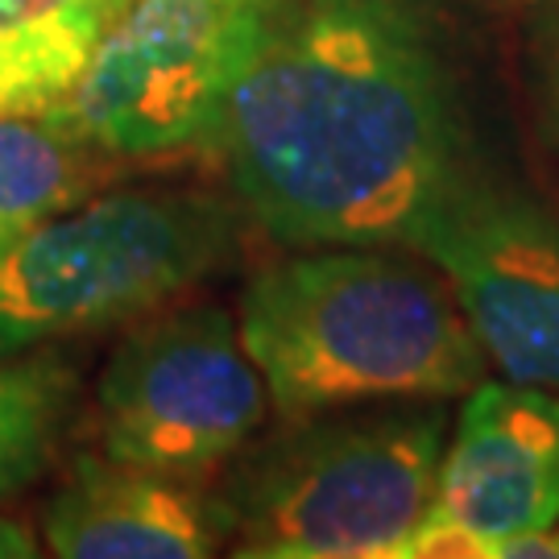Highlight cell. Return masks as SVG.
Masks as SVG:
<instances>
[{
    "instance_id": "cell-6",
    "label": "cell",
    "mask_w": 559,
    "mask_h": 559,
    "mask_svg": "<svg viewBox=\"0 0 559 559\" xmlns=\"http://www.w3.org/2000/svg\"><path fill=\"white\" fill-rule=\"evenodd\" d=\"M270 390L216 302L175 307L117 344L96 381L100 452L175 477H212L265 423Z\"/></svg>"
},
{
    "instance_id": "cell-5",
    "label": "cell",
    "mask_w": 559,
    "mask_h": 559,
    "mask_svg": "<svg viewBox=\"0 0 559 559\" xmlns=\"http://www.w3.org/2000/svg\"><path fill=\"white\" fill-rule=\"evenodd\" d=\"M282 0H129L67 108L117 162L212 150Z\"/></svg>"
},
{
    "instance_id": "cell-4",
    "label": "cell",
    "mask_w": 559,
    "mask_h": 559,
    "mask_svg": "<svg viewBox=\"0 0 559 559\" xmlns=\"http://www.w3.org/2000/svg\"><path fill=\"white\" fill-rule=\"evenodd\" d=\"M233 240L237 212L212 191H92L0 265V357L179 299L233 253Z\"/></svg>"
},
{
    "instance_id": "cell-13",
    "label": "cell",
    "mask_w": 559,
    "mask_h": 559,
    "mask_svg": "<svg viewBox=\"0 0 559 559\" xmlns=\"http://www.w3.org/2000/svg\"><path fill=\"white\" fill-rule=\"evenodd\" d=\"M38 539H34V531L25 522L0 514V559H29L38 556Z\"/></svg>"
},
{
    "instance_id": "cell-11",
    "label": "cell",
    "mask_w": 559,
    "mask_h": 559,
    "mask_svg": "<svg viewBox=\"0 0 559 559\" xmlns=\"http://www.w3.org/2000/svg\"><path fill=\"white\" fill-rule=\"evenodd\" d=\"M129 0H0V112H46L71 96Z\"/></svg>"
},
{
    "instance_id": "cell-8",
    "label": "cell",
    "mask_w": 559,
    "mask_h": 559,
    "mask_svg": "<svg viewBox=\"0 0 559 559\" xmlns=\"http://www.w3.org/2000/svg\"><path fill=\"white\" fill-rule=\"evenodd\" d=\"M551 522H559V394L477 381L402 559H498L506 539Z\"/></svg>"
},
{
    "instance_id": "cell-12",
    "label": "cell",
    "mask_w": 559,
    "mask_h": 559,
    "mask_svg": "<svg viewBox=\"0 0 559 559\" xmlns=\"http://www.w3.org/2000/svg\"><path fill=\"white\" fill-rule=\"evenodd\" d=\"M75 406V373L50 353L0 357V501L46 473Z\"/></svg>"
},
{
    "instance_id": "cell-1",
    "label": "cell",
    "mask_w": 559,
    "mask_h": 559,
    "mask_svg": "<svg viewBox=\"0 0 559 559\" xmlns=\"http://www.w3.org/2000/svg\"><path fill=\"white\" fill-rule=\"evenodd\" d=\"M282 245H402L485 170L452 0H282L216 141Z\"/></svg>"
},
{
    "instance_id": "cell-14",
    "label": "cell",
    "mask_w": 559,
    "mask_h": 559,
    "mask_svg": "<svg viewBox=\"0 0 559 559\" xmlns=\"http://www.w3.org/2000/svg\"><path fill=\"white\" fill-rule=\"evenodd\" d=\"M547 112H551V124L559 133V41L556 55H551V67H547Z\"/></svg>"
},
{
    "instance_id": "cell-9",
    "label": "cell",
    "mask_w": 559,
    "mask_h": 559,
    "mask_svg": "<svg viewBox=\"0 0 559 559\" xmlns=\"http://www.w3.org/2000/svg\"><path fill=\"white\" fill-rule=\"evenodd\" d=\"M41 531L62 559H207L228 543L221 498L195 477L104 452L71 464Z\"/></svg>"
},
{
    "instance_id": "cell-10",
    "label": "cell",
    "mask_w": 559,
    "mask_h": 559,
    "mask_svg": "<svg viewBox=\"0 0 559 559\" xmlns=\"http://www.w3.org/2000/svg\"><path fill=\"white\" fill-rule=\"evenodd\" d=\"M104 154L71 117L67 100L46 112H0V265L41 221L87 200Z\"/></svg>"
},
{
    "instance_id": "cell-3",
    "label": "cell",
    "mask_w": 559,
    "mask_h": 559,
    "mask_svg": "<svg viewBox=\"0 0 559 559\" xmlns=\"http://www.w3.org/2000/svg\"><path fill=\"white\" fill-rule=\"evenodd\" d=\"M448 443L443 399L286 415L224 464L216 489L233 556L402 559Z\"/></svg>"
},
{
    "instance_id": "cell-2",
    "label": "cell",
    "mask_w": 559,
    "mask_h": 559,
    "mask_svg": "<svg viewBox=\"0 0 559 559\" xmlns=\"http://www.w3.org/2000/svg\"><path fill=\"white\" fill-rule=\"evenodd\" d=\"M237 328L282 419L357 402L456 399L489 378L452 286L378 245H307L258 270Z\"/></svg>"
},
{
    "instance_id": "cell-7",
    "label": "cell",
    "mask_w": 559,
    "mask_h": 559,
    "mask_svg": "<svg viewBox=\"0 0 559 559\" xmlns=\"http://www.w3.org/2000/svg\"><path fill=\"white\" fill-rule=\"evenodd\" d=\"M440 270L485 357L559 394V221L514 182L477 170L406 240Z\"/></svg>"
}]
</instances>
